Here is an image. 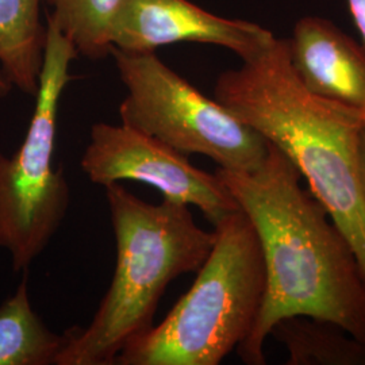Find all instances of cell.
I'll return each instance as SVG.
<instances>
[{"instance_id": "11", "label": "cell", "mask_w": 365, "mask_h": 365, "mask_svg": "<svg viewBox=\"0 0 365 365\" xmlns=\"http://www.w3.org/2000/svg\"><path fill=\"white\" fill-rule=\"evenodd\" d=\"M66 344L34 312L24 277L0 304V365H57Z\"/></svg>"}, {"instance_id": "7", "label": "cell", "mask_w": 365, "mask_h": 365, "mask_svg": "<svg viewBox=\"0 0 365 365\" xmlns=\"http://www.w3.org/2000/svg\"><path fill=\"white\" fill-rule=\"evenodd\" d=\"M80 168L103 188L114 182H145L163 199L200 210L212 225L240 210L217 173L197 168L188 156L123 123L92 125Z\"/></svg>"}, {"instance_id": "15", "label": "cell", "mask_w": 365, "mask_h": 365, "mask_svg": "<svg viewBox=\"0 0 365 365\" xmlns=\"http://www.w3.org/2000/svg\"><path fill=\"white\" fill-rule=\"evenodd\" d=\"M359 168H360V180H361L365 199V110L363 111V128L359 138Z\"/></svg>"}, {"instance_id": "5", "label": "cell", "mask_w": 365, "mask_h": 365, "mask_svg": "<svg viewBox=\"0 0 365 365\" xmlns=\"http://www.w3.org/2000/svg\"><path fill=\"white\" fill-rule=\"evenodd\" d=\"M75 45L48 16L43 61L26 135L11 156L0 153V248L10 253L15 272L26 271L51 244L66 220L71 187L54 168L60 102L73 80Z\"/></svg>"}, {"instance_id": "12", "label": "cell", "mask_w": 365, "mask_h": 365, "mask_svg": "<svg viewBox=\"0 0 365 365\" xmlns=\"http://www.w3.org/2000/svg\"><path fill=\"white\" fill-rule=\"evenodd\" d=\"M271 336L286 346L288 365H365V341L327 321L286 318Z\"/></svg>"}, {"instance_id": "14", "label": "cell", "mask_w": 365, "mask_h": 365, "mask_svg": "<svg viewBox=\"0 0 365 365\" xmlns=\"http://www.w3.org/2000/svg\"><path fill=\"white\" fill-rule=\"evenodd\" d=\"M348 4L353 21L361 34L363 43H365V0H348Z\"/></svg>"}, {"instance_id": "3", "label": "cell", "mask_w": 365, "mask_h": 365, "mask_svg": "<svg viewBox=\"0 0 365 365\" xmlns=\"http://www.w3.org/2000/svg\"><path fill=\"white\" fill-rule=\"evenodd\" d=\"M117 262L91 322L66 331L57 365H113L131 341L155 325L170 283L196 274L212 249L214 230L202 229L190 206L148 203L120 182L105 187Z\"/></svg>"}, {"instance_id": "8", "label": "cell", "mask_w": 365, "mask_h": 365, "mask_svg": "<svg viewBox=\"0 0 365 365\" xmlns=\"http://www.w3.org/2000/svg\"><path fill=\"white\" fill-rule=\"evenodd\" d=\"M274 37L271 30L255 22L223 18L190 0H126L113 27L111 45L144 53L182 42L206 43L245 60Z\"/></svg>"}, {"instance_id": "6", "label": "cell", "mask_w": 365, "mask_h": 365, "mask_svg": "<svg viewBox=\"0 0 365 365\" xmlns=\"http://www.w3.org/2000/svg\"><path fill=\"white\" fill-rule=\"evenodd\" d=\"M118 75L126 88L120 123L176 149L185 156L209 157L218 168L252 170L268 156L269 143L175 72L156 52L113 48Z\"/></svg>"}, {"instance_id": "9", "label": "cell", "mask_w": 365, "mask_h": 365, "mask_svg": "<svg viewBox=\"0 0 365 365\" xmlns=\"http://www.w3.org/2000/svg\"><path fill=\"white\" fill-rule=\"evenodd\" d=\"M292 68L310 92L365 110V43L321 16L300 18L287 39Z\"/></svg>"}, {"instance_id": "10", "label": "cell", "mask_w": 365, "mask_h": 365, "mask_svg": "<svg viewBox=\"0 0 365 365\" xmlns=\"http://www.w3.org/2000/svg\"><path fill=\"white\" fill-rule=\"evenodd\" d=\"M43 0H0V69L13 87L34 96L43 61Z\"/></svg>"}, {"instance_id": "1", "label": "cell", "mask_w": 365, "mask_h": 365, "mask_svg": "<svg viewBox=\"0 0 365 365\" xmlns=\"http://www.w3.org/2000/svg\"><path fill=\"white\" fill-rule=\"evenodd\" d=\"M217 176L252 222L265 262L267 287L248 339L237 349L248 365L267 363L264 346L286 318L327 321L365 341V274L348 237L280 149L252 170Z\"/></svg>"}, {"instance_id": "13", "label": "cell", "mask_w": 365, "mask_h": 365, "mask_svg": "<svg viewBox=\"0 0 365 365\" xmlns=\"http://www.w3.org/2000/svg\"><path fill=\"white\" fill-rule=\"evenodd\" d=\"M49 18L75 45L78 56L99 60L110 56L111 33L126 0H43Z\"/></svg>"}, {"instance_id": "16", "label": "cell", "mask_w": 365, "mask_h": 365, "mask_svg": "<svg viewBox=\"0 0 365 365\" xmlns=\"http://www.w3.org/2000/svg\"><path fill=\"white\" fill-rule=\"evenodd\" d=\"M13 84L10 83V80L6 78V75L3 73V71L0 69V99L6 98L11 90H13Z\"/></svg>"}, {"instance_id": "4", "label": "cell", "mask_w": 365, "mask_h": 365, "mask_svg": "<svg viewBox=\"0 0 365 365\" xmlns=\"http://www.w3.org/2000/svg\"><path fill=\"white\" fill-rule=\"evenodd\" d=\"M214 232L194 284L115 364L218 365L248 339L267 287L260 241L241 210L225 215Z\"/></svg>"}, {"instance_id": "2", "label": "cell", "mask_w": 365, "mask_h": 365, "mask_svg": "<svg viewBox=\"0 0 365 365\" xmlns=\"http://www.w3.org/2000/svg\"><path fill=\"white\" fill-rule=\"evenodd\" d=\"M214 98L259 131L299 170L348 237L365 274V199L359 168L363 111L309 91L295 73L287 39H271L222 72Z\"/></svg>"}]
</instances>
